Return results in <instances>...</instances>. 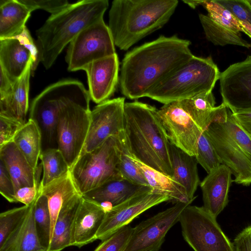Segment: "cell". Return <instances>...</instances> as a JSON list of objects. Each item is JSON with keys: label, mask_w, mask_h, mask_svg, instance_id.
Instances as JSON below:
<instances>
[{"label": "cell", "mask_w": 251, "mask_h": 251, "mask_svg": "<svg viewBox=\"0 0 251 251\" xmlns=\"http://www.w3.org/2000/svg\"><path fill=\"white\" fill-rule=\"evenodd\" d=\"M13 142L30 165L36 170L38 159L43 151L42 133L37 122L29 118L18 131Z\"/></svg>", "instance_id": "83f0119b"}, {"label": "cell", "mask_w": 251, "mask_h": 251, "mask_svg": "<svg viewBox=\"0 0 251 251\" xmlns=\"http://www.w3.org/2000/svg\"><path fill=\"white\" fill-rule=\"evenodd\" d=\"M82 197L75 200L60 211L53 228L48 251H61L71 246L72 228Z\"/></svg>", "instance_id": "f1b7e54d"}, {"label": "cell", "mask_w": 251, "mask_h": 251, "mask_svg": "<svg viewBox=\"0 0 251 251\" xmlns=\"http://www.w3.org/2000/svg\"><path fill=\"white\" fill-rule=\"evenodd\" d=\"M152 189L150 186L133 183L124 178L112 180L82 195L90 200L111 206L118 205L141 192Z\"/></svg>", "instance_id": "603a6c76"}, {"label": "cell", "mask_w": 251, "mask_h": 251, "mask_svg": "<svg viewBox=\"0 0 251 251\" xmlns=\"http://www.w3.org/2000/svg\"><path fill=\"white\" fill-rule=\"evenodd\" d=\"M33 65L31 59L22 75L14 83L11 91L0 99V114L14 118L23 124L26 123L28 109L29 79Z\"/></svg>", "instance_id": "44dd1931"}, {"label": "cell", "mask_w": 251, "mask_h": 251, "mask_svg": "<svg viewBox=\"0 0 251 251\" xmlns=\"http://www.w3.org/2000/svg\"><path fill=\"white\" fill-rule=\"evenodd\" d=\"M39 188L42 194L46 196L48 200L51 218V235L54 226L61 210L82 196L73 180L70 171L62 177L52 181L44 187L40 186Z\"/></svg>", "instance_id": "ffe728a7"}, {"label": "cell", "mask_w": 251, "mask_h": 251, "mask_svg": "<svg viewBox=\"0 0 251 251\" xmlns=\"http://www.w3.org/2000/svg\"><path fill=\"white\" fill-rule=\"evenodd\" d=\"M40 159L43 172L40 184L42 187L62 177L70 171L62 153L57 148L43 150Z\"/></svg>", "instance_id": "4dcf8cb0"}, {"label": "cell", "mask_w": 251, "mask_h": 251, "mask_svg": "<svg viewBox=\"0 0 251 251\" xmlns=\"http://www.w3.org/2000/svg\"><path fill=\"white\" fill-rule=\"evenodd\" d=\"M31 59L30 51L17 38L0 39V67L13 83L22 75Z\"/></svg>", "instance_id": "cb8c5ba5"}, {"label": "cell", "mask_w": 251, "mask_h": 251, "mask_svg": "<svg viewBox=\"0 0 251 251\" xmlns=\"http://www.w3.org/2000/svg\"><path fill=\"white\" fill-rule=\"evenodd\" d=\"M196 158L199 164L209 173L222 164L208 136L204 130L197 145Z\"/></svg>", "instance_id": "d6a6232c"}, {"label": "cell", "mask_w": 251, "mask_h": 251, "mask_svg": "<svg viewBox=\"0 0 251 251\" xmlns=\"http://www.w3.org/2000/svg\"><path fill=\"white\" fill-rule=\"evenodd\" d=\"M0 160L13 181L15 193L22 187L40 185L42 164L35 170L14 142L0 147Z\"/></svg>", "instance_id": "ac0fdd59"}, {"label": "cell", "mask_w": 251, "mask_h": 251, "mask_svg": "<svg viewBox=\"0 0 251 251\" xmlns=\"http://www.w3.org/2000/svg\"><path fill=\"white\" fill-rule=\"evenodd\" d=\"M190 41L161 35L126 54L120 69L122 94L131 100L146 94L194 55Z\"/></svg>", "instance_id": "6da1fadb"}, {"label": "cell", "mask_w": 251, "mask_h": 251, "mask_svg": "<svg viewBox=\"0 0 251 251\" xmlns=\"http://www.w3.org/2000/svg\"><path fill=\"white\" fill-rule=\"evenodd\" d=\"M235 251H251V226L246 227L233 241Z\"/></svg>", "instance_id": "b9f144b4"}, {"label": "cell", "mask_w": 251, "mask_h": 251, "mask_svg": "<svg viewBox=\"0 0 251 251\" xmlns=\"http://www.w3.org/2000/svg\"></svg>", "instance_id": "681fc988"}, {"label": "cell", "mask_w": 251, "mask_h": 251, "mask_svg": "<svg viewBox=\"0 0 251 251\" xmlns=\"http://www.w3.org/2000/svg\"><path fill=\"white\" fill-rule=\"evenodd\" d=\"M0 99L6 97L12 90L13 83L0 68Z\"/></svg>", "instance_id": "f6af8a7d"}, {"label": "cell", "mask_w": 251, "mask_h": 251, "mask_svg": "<svg viewBox=\"0 0 251 251\" xmlns=\"http://www.w3.org/2000/svg\"><path fill=\"white\" fill-rule=\"evenodd\" d=\"M171 201L165 195L149 189L138 193L106 211L97 232V239L103 241L149 209L162 202Z\"/></svg>", "instance_id": "7c38bea8"}, {"label": "cell", "mask_w": 251, "mask_h": 251, "mask_svg": "<svg viewBox=\"0 0 251 251\" xmlns=\"http://www.w3.org/2000/svg\"><path fill=\"white\" fill-rule=\"evenodd\" d=\"M31 204L24 205L0 214V246L23 221Z\"/></svg>", "instance_id": "e575fe53"}, {"label": "cell", "mask_w": 251, "mask_h": 251, "mask_svg": "<svg viewBox=\"0 0 251 251\" xmlns=\"http://www.w3.org/2000/svg\"><path fill=\"white\" fill-rule=\"evenodd\" d=\"M84 70L87 73L91 100L97 104L109 100L119 81L117 54L96 60Z\"/></svg>", "instance_id": "9a60e30c"}, {"label": "cell", "mask_w": 251, "mask_h": 251, "mask_svg": "<svg viewBox=\"0 0 251 251\" xmlns=\"http://www.w3.org/2000/svg\"><path fill=\"white\" fill-rule=\"evenodd\" d=\"M222 164L231 170L233 181L251 185V137L234 118L228 108L225 123H212L206 130Z\"/></svg>", "instance_id": "8992f818"}, {"label": "cell", "mask_w": 251, "mask_h": 251, "mask_svg": "<svg viewBox=\"0 0 251 251\" xmlns=\"http://www.w3.org/2000/svg\"><path fill=\"white\" fill-rule=\"evenodd\" d=\"M239 22L240 23L241 26L246 30V34L248 36H249L250 38H251V25L249 24L241 22Z\"/></svg>", "instance_id": "7dc6e473"}, {"label": "cell", "mask_w": 251, "mask_h": 251, "mask_svg": "<svg viewBox=\"0 0 251 251\" xmlns=\"http://www.w3.org/2000/svg\"><path fill=\"white\" fill-rule=\"evenodd\" d=\"M199 17L206 38L214 45H232L247 48L251 47V45L242 38L241 32L217 22L207 15L200 14Z\"/></svg>", "instance_id": "f546056e"}, {"label": "cell", "mask_w": 251, "mask_h": 251, "mask_svg": "<svg viewBox=\"0 0 251 251\" xmlns=\"http://www.w3.org/2000/svg\"><path fill=\"white\" fill-rule=\"evenodd\" d=\"M24 125L14 118L0 114V147L13 141Z\"/></svg>", "instance_id": "f35d334b"}, {"label": "cell", "mask_w": 251, "mask_h": 251, "mask_svg": "<svg viewBox=\"0 0 251 251\" xmlns=\"http://www.w3.org/2000/svg\"><path fill=\"white\" fill-rule=\"evenodd\" d=\"M155 107L135 101L125 105V134L131 154L145 165L168 176L173 171L170 142Z\"/></svg>", "instance_id": "7a4b0ae2"}, {"label": "cell", "mask_w": 251, "mask_h": 251, "mask_svg": "<svg viewBox=\"0 0 251 251\" xmlns=\"http://www.w3.org/2000/svg\"><path fill=\"white\" fill-rule=\"evenodd\" d=\"M157 113L170 142L196 156L198 143L203 131L184 110L180 101L165 104Z\"/></svg>", "instance_id": "4fadbf2b"}, {"label": "cell", "mask_w": 251, "mask_h": 251, "mask_svg": "<svg viewBox=\"0 0 251 251\" xmlns=\"http://www.w3.org/2000/svg\"><path fill=\"white\" fill-rule=\"evenodd\" d=\"M232 115L237 123L251 137V110Z\"/></svg>", "instance_id": "ee69618b"}, {"label": "cell", "mask_w": 251, "mask_h": 251, "mask_svg": "<svg viewBox=\"0 0 251 251\" xmlns=\"http://www.w3.org/2000/svg\"><path fill=\"white\" fill-rule=\"evenodd\" d=\"M35 201L23 221L0 246V251H48L41 243L36 229L33 216Z\"/></svg>", "instance_id": "d4e9b609"}, {"label": "cell", "mask_w": 251, "mask_h": 251, "mask_svg": "<svg viewBox=\"0 0 251 251\" xmlns=\"http://www.w3.org/2000/svg\"><path fill=\"white\" fill-rule=\"evenodd\" d=\"M39 186L25 187L19 189L15 195L16 202H20L27 206L31 204L38 196Z\"/></svg>", "instance_id": "60d3db41"}, {"label": "cell", "mask_w": 251, "mask_h": 251, "mask_svg": "<svg viewBox=\"0 0 251 251\" xmlns=\"http://www.w3.org/2000/svg\"><path fill=\"white\" fill-rule=\"evenodd\" d=\"M232 175L229 168L221 164L208 173L200 183L203 202L202 206L216 218L228 203V192L233 181Z\"/></svg>", "instance_id": "e0dca14e"}, {"label": "cell", "mask_w": 251, "mask_h": 251, "mask_svg": "<svg viewBox=\"0 0 251 251\" xmlns=\"http://www.w3.org/2000/svg\"><path fill=\"white\" fill-rule=\"evenodd\" d=\"M220 74L211 57L194 55L151 89L146 97L165 104L211 92Z\"/></svg>", "instance_id": "5b68a950"}, {"label": "cell", "mask_w": 251, "mask_h": 251, "mask_svg": "<svg viewBox=\"0 0 251 251\" xmlns=\"http://www.w3.org/2000/svg\"><path fill=\"white\" fill-rule=\"evenodd\" d=\"M116 53L110 30L103 19L87 26L69 44L66 61L69 71L83 70L92 62Z\"/></svg>", "instance_id": "9c48e42d"}, {"label": "cell", "mask_w": 251, "mask_h": 251, "mask_svg": "<svg viewBox=\"0 0 251 251\" xmlns=\"http://www.w3.org/2000/svg\"><path fill=\"white\" fill-rule=\"evenodd\" d=\"M108 5L107 0H83L51 15L36 32L37 66L40 62L46 69L50 68L66 45L79 32L103 19Z\"/></svg>", "instance_id": "277c9868"}, {"label": "cell", "mask_w": 251, "mask_h": 251, "mask_svg": "<svg viewBox=\"0 0 251 251\" xmlns=\"http://www.w3.org/2000/svg\"><path fill=\"white\" fill-rule=\"evenodd\" d=\"M28 9L33 11L40 9L44 10L51 15L58 14L66 8L71 4L66 0H20Z\"/></svg>", "instance_id": "74e56055"}, {"label": "cell", "mask_w": 251, "mask_h": 251, "mask_svg": "<svg viewBox=\"0 0 251 251\" xmlns=\"http://www.w3.org/2000/svg\"><path fill=\"white\" fill-rule=\"evenodd\" d=\"M183 1L190 7L195 9L199 5H201V0H183Z\"/></svg>", "instance_id": "bcb514c9"}, {"label": "cell", "mask_w": 251, "mask_h": 251, "mask_svg": "<svg viewBox=\"0 0 251 251\" xmlns=\"http://www.w3.org/2000/svg\"><path fill=\"white\" fill-rule=\"evenodd\" d=\"M192 202H178L133 228L125 251H158L166 235L177 222L183 210Z\"/></svg>", "instance_id": "30bf717a"}, {"label": "cell", "mask_w": 251, "mask_h": 251, "mask_svg": "<svg viewBox=\"0 0 251 251\" xmlns=\"http://www.w3.org/2000/svg\"><path fill=\"white\" fill-rule=\"evenodd\" d=\"M0 193L9 202H16L13 181L3 163L0 161Z\"/></svg>", "instance_id": "ab89813d"}, {"label": "cell", "mask_w": 251, "mask_h": 251, "mask_svg": "<svg viewBox=\"0 0 251 251\" xmlns=\"http://www.w3.org/2000/svg\"><path fill=\"white\" fill-rule=\"evenodd\" d=\"M180 101L184 110L203 131L212 123L226 121L228 108L223 103L215 106L216 101L212 92Z\"/></svg>", "instance_id": "d6986e66"}, {"label": "cell", "mask_w": 251, "mask_h": 251, "mask_svg": "<svg viewBox=\"0 0 251 251\" xmlns=\"http://www.w3.org/2000/svg\"><path fill=\"white\" fill-rule=\"evenodd\" d=\"M106 211L101 204L82 196L73 224L71 246L80 248L97 240V234Z\"/></svg>", "instance_id": "2e32d148"}, {"label": "cell", "mask_w": 251, "mask_h": 251, "mask_svg": "<svg viewBox=\"0 0 251 251\" xmlns=\"http://www.w3.org/2000/svg\"><path fill=\"white\" fill-rule=\"evenodd\" d=\"M15 38L19 39L30 51L33 60V65L32 67V71H33L37 67L38 50L26 26L23 32Z\"/></svg>", "instance_id": "7bdbcfd3"}, {"label": "cell", "mask_w": 251, "mask_h": 251, "mask_svg": "<svg viewBox=\"0 0 251 251\" xmlns=\"http://www.w3.org/2000/svg\"><path fill=\"white\" fill-rule=\"evenodd\" d=\"M133 228L127 225L102 241L94 251H125L130 240Z\"/></svg>", "instance_id": "d590c367"}, {"label": "cell", "mask_w": 251, "mask_h": 251, "mask_svg": "<svg viewBox=\"0 0 251 251\" xmlns=\"http://www.w3.org/2000/svg\"><path fill=\"white\" fill-rule=\"evenodd\" d=\"M177 0H114L109 12L108 27L115 46L126 50L162 27L170 20Z\"/></svg>", "instance_id": "3957f363"}, {"label": "cell", "mask_w": 251, "mask_h": 251, "mask_svg": "<svg viewBox=\"0 0 251 251\" xmlns=\"http://www.w3.org/2000/svg\"><path fill=\"white\" fill-rule=\"evenodd\" d=\"M131 158L139 167L153 191L169 197L171 201L192 202L188 199L184 187L176 181L172 177L166 175L150 167L133 156L129 152Z\"/></svg>", "instance_id": "4316f807"}, {"label": "cell", "mask_w": 251, "mask_h": 251, "mask_svg": "<svg viewBox=\"0 0 251 251\" xmlns=\"http://www.w3.org/2000/svg\"><path fill=\"white\" fill-rule=\"evenodd\" d=\"M219 80L222 103L232 114L251 110V55L228 66Z\"/></svg>", "instance_id": "5bb4252c"}, {"label": "cell", "mask_w": 251, "mask_h": 251, "mask_svg": "<svg viewBox=\"0 0 251 251\" xmlns=\"http://www.w3.org/2000/svg\"><path fill=\"white\" fill-rule=\"evenodd\" d=\"M118 169L123 178L136 184L149 186L142 171L130 156L126 138Z\"/></svg>", "instance_id": "836d02e7"}, {"label": "cell", "mask_w": 251, "mask_h": 251, "mask_svg": "<svg viewBox=\"0 0 251 251\" xmlns=\"http://www.w3.org/2000/svg\"><path fill=\"white\" fill-rule=\"evenodd\" d=\"M125 139L124 131L108 138L100 146L79 157L70 173L82 196L106 182L123 178L118 165Z\"/></svg>", "instance_id": "52a82bcc"}, {"label": "cell", "mask_w": 251, "mask_h": 251, "mask_svg": "<svg viewBox=\"0 0 251 251\" xmlns=\"http://www.w3.org/2000/svg\"><path fill=\"white\" fill-rule=\"evenodd\" d=\"M125 98L118 97L98 104L91 111L89 129L80 156L125 131Z\"/></svg>", "instance_id": "8fae6325"}, {"label": "cell", "mask_w": 251, "mask_h": 251, "mask_svg": "<svg viewBox=\"0 0 251 251\" xmlns=\"http://www.w3.org/2000/svg\"><path fill=\"white\" fill-rule=\"evenodd\" d=\"M228 10L238 21L251 25V3L250 0H215Z\"/></svg>", "instance_id": "8d00e7d4"}, {"label": "cell", "mask_w": 251, "mask_h": 251, "mask_svg": "<svg viewBox=\"0 0 251 251\" xmlns=\"http://www.w3.org/2000/svg\"><path fill=\"white\" fill-rule=\"evenodd\" d=\"M183 237L194 251H235L216 218L203 207L190 204L180 214Z\"/></svg>", "instance_id": "ba28073f"}, {"label": "cell", "mask_w": 251, "mask_h": 251, "mask_svg": "<svg viewBox=\"0 0 251 251\" xmlns=\"http://www.w3.org/2000/svg\"><path fill=\"white\" fill-rule=\"evenodd\" d=\"M169 151L173 171L172 177L184 187L188 199L194 201L197 197L194 194L201 183L196 157L189 155L171 143Z\"/></svg>", "instance_id": "7402d4cb"}, {"label": "cell", "mask_w": 251, "mask_h": 251, "mask_svg": "<svg viewBox=\"0 0 251 251\" xmlns=\"http://www.w3.org/2000/svg\"><path fill=\"white\" fill-rule=\"evenodd\" d=\"M250 2H251V0H250Z\"/></svg>", "instance_id": "c3c4849f"}, {"label": "cell", "mask_w": 251, "mask_h": 251, "mask_svg": "<svg viewBox=\"0 0 251 251\" xmlns=\"http://www.w3.org/2000/svg\"><path fill=\"white\" fill-rule=\"evenodd\" d=\"M33 216L40 241L44 246L49 249L51 235V218L47 199L42 194L40 188L34 204Z\"/></svg>", "instance_id": "1f68e13d"}, {"label": "cell", "mask_w": 251, "mask_h": 251, "mask_svg": "<svg viewBox=\"0 0 251 251\" xmlns=\"http://www.w3.org/2000/svg\"><path fill=\"white\" fill-rule=\"evenodd\" d=\"M31 12L20 0H0V39L20 35L25 28Z\"/></svg>", "instance_id": "484cf974"}]
</instances>
